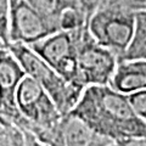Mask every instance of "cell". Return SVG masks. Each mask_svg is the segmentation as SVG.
<instances>
[{"label":"cell","mask_w":146,"mask_h":146,"mask_svg":"<svg viewBox=\"0 0 146 146\" xmlns=\"http://www.w3.org/2000/svg\"><path fill=\"white\" fill-rule=\"evenodd\" d=\"M9 25H10V0H0V40L5 46L9 44Z\"/></svg>","instance_id":"obj_13"},{"label":"cell","mask_w":146,"mask_h":146,"mask_svg":"<svg viewBox=\"0 0 146 146\" xmlns=\"http://www.w3.org/2000/svg\"><path fill=\"white\" fill-rule=\"evenodd\" d=\"M26 1L42 15L57 22L58 25H60V18L62 13L66 10L82 7L78 0H26Z\"/></svg>","instance_id":"obj_12"},{"label":"cell","mask_w":146,"mask_h":146,"mask_svg":"<svg viewBox=\"0 0 146 146\" xmlns=\"http://www.w3.org/2000/svg\"><path fill=\"white\" fill-rule=\"evenodd\" d=\"M86 26L72 31H58L39 42L28 46L45 60L66 82L84 91L82 83L78 62H77V46L80 34Z\"/></svg>","instance_id":"obj_4"},{"label":"cell","mask_w":146,"mask_h":146,"mask_svg":"<svg viewBox=\"0 0 146 146\" xmlns=\"http://www.w3.org/2000/svg\"><path fill=\"white\" fill-rule=\"evenodd\" d=\"M79 4H80V6L83 7V10L86 12V15H88V18L89 16L93 13L96 9L100 6V5H102L104 3H106L108 1V0H78Z\"/></svg>","instance_id":"obj_16"},{"label":"cell","mask_w":146,"mask_h":146,"mask_svg":"<svg viewBox=\"0 0 146 146\" xmlns=\"http://www.w3.org/2000/svg\"><path fill=\"white\" fill-rule=\"evenodd\" d=\"M110 85L124 94L146 89V60L118 61Z\"/></svg>","instance_id":"obj_10"},{"label":"cell","mask_w":146,"mask_h":146,"mask_svg":"<svg viewBox=\"0 0 146 146\" xmlns=\"http://www.w3.org/2000/svg\"><path fill=\"white\" fill-rule=\"evenodd\" d=\"M16 101L25 119L22 129L33 134L51 129L62 116L46 90L29 76H26L20 83Z\"/></svg>","instance_id":"obj_5"},{"label":"cell","mask_w":146,"mask_h":146,"mask_svg":"<svg viewBox=\"0 0 146 146\" xmlns=\"http://www.w3.org/2000/svg\"><path fill=\"white\" fill-rule=\"evenodd\" d=\"M134 12L146 11V0H112Z\"/></svg>","instance_id":"obj_15"},{"label":"cell","mask_w":146,"mask_h":146,"mask_svg":"<svg viewBox=\"0 0 146 146\" xmlns=\"http://www.w3.org/2000/svg\"><path fill=\"white\" fill-rule=\"evenodd\" d=\"M128 98L135 113L146 123V89L128 94Z\"/></svg>","instance_id":"obj_14"},{"label":"cell","mask_w":146,"mask_h":146,"mask_svg":"<svg viewBox=\"0 0 146 146\" xmlns=\"http://www.w3.org/2000/svg\"><path fill=\"white\" fill-rule=\"evenodd\" d=\"M77 62L84 86L110 84L118 65L117 55L100 45L85 27L77 46Z\"/></svg>","instance_id":"obj_6"},{"label":"cell","mask_w":146,"mask_h":146,"mask_svg":"<svg viewBox=\"0 0 146 146\" xmlns=\"http://www.w3.org/2000/svg\"><path fill=\"white\" fill-rule=\"evenodd\" d=\"M122 60H146V11L136 12L134 36L125 52L118 58Z\"/></svg>","instance_id":"obj_11"},{"label":"cell","mask_w":146,"mask_h":146,"mask_svg":"<svg viewBox=\"0 0 146 146\" xmlns=\"http://www.w3.org/2000/svg\"><path fill=\"white\" fill-rule=\"evenodd\" d=\"M70 112L113 141L146 138V123L135 113L128 94L110 84L86 86Z\"/></svg>","instance_id":"obj_1"},{"label":"cell","mask_w":146,"mask_h":146,"mask_svg":"<svg viewBox=\"0 0 146 146\" xmlns=\"http://www.w3.org/2000/svg\"><path fill=\"white\" fill-rule=\"evenodd\" d=\"M58 31L57 22L42 15L26 0H10L9 43L32 45Z\"/></svg>","instance_id":"obj_7"},{"label":"cell","mask_w":146,"mask_h":146,"mask_svg":"<svg viewBox=\"0 0 146 146\" xmlns=\"http://www.w3.org/2000/svg\"><path fill=\"white\" fill-rule=\"evenodd\" d=\"M4 46V43L0 40V49H1ZM0 123H1L3 125H9V124H12V123H10V122H7V121H5V119H3L1 117H0Z\"/></svg>","instance_id":"obj_19"},{"label":"cell","mask_w":146,"mask_h":146,"mask_svg":"<svg viewBox=\"0 0 146 146\" xmlns=\"http://www.w3.org/2000/svg\"><path fill=\"white\" fill-rule=\"evenodd\" d=\"M26 76L20 61L4 45L0 49V117L21 129L25 125V119L17 107L16 95Z\"/></svg>","instance_id":"obj_9"},{"label":"cell","mask_w":146,"mask_h":146,"mask_svg":"<svg viewBox=\"0 0 146 146\" xmlns=\"http://www.w3.org/2000/svg\"><path fill=\"white\" fill-rule=\"evenodd\" d=\"M23 134H25V145L23 146H49L48 144L43 143L42 140H39L33 133H31L29 130H23Z\"/></svg>","instance_id":"obj_18"},{"label":"cell","mask_w":146,"mask_h":146,"mask_svg":"<svg viewBox=\"0 0 146 146\" xmlns=\"http://www.w3.org/2000/svg\"><path fill=\"white\" fill-rule=\"evenodd\" d=\"M9 125H10V124H9ZM6 127H7V125H3L1 123H0V135L4 133V130H5V128H6Z\"/></svg>","instance_id":"obj_20"},{"label":"cell","mask_w":146,"mask_h":146,"mask_svg":"<svg viewBox=\"0 0 146 146\" xmlns=\"http://www.w3.org/2000/svg\"><path fill=\"white\" fill-rule=\"evenodd\" d=\"M136 12L112 0L104 3L88 18L89 33L119 58L130 45L135 32Z\"/></svg>","instance_id":"obj_2"},{"label":"cell","mask_w":146,"mask_h":146,"mask_svg":"<svg viewBox=\"0 0 146 146\" xmlns=\"http://www.w3.org/2000/svg\"><path fill=\"white\" fill-rule=\"evenodd\" d=\"M113 146H146V138L139 136V138H128L123 140L115 141Z\"/></svg>","instance_id":"obj_17"},{"label":"cell","mask_w":146,"mask_h":146,"mask_svg":"<svg viewBox=\"0 0 146 146\" xmlns=\"http://www.w3.org/2000/svg\"><path fill=\"white\" fill-rule=\"evenodd\" d=\"M6 46L20 61L26 74L38 82L46 90L62 116L76 106L83 91L66 82L54 67L43 60L28 45L22 43H9Z\"/></svg>","instance_id":"obj_3"},{"label":"cell","mask_w":146,"mask_h":146,"mask_svg":"<svg viewBox=\"0 0 146 146\" xmlns=\"http://www.w3.org/2000/svg\"><path fill=\"white\" fill-rule=\"evenodd\" d=\"M34 135L49 146H113L115 144L71 112L61 116L51 129L40 130Z\"/></svg>","instance_id":"obj_8"}]
</instances>
